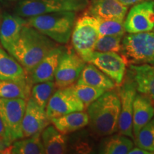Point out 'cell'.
Masks as SVG:
<instances>
[{
  "mask_svg": "<svg viewBox=\"0 0 154 154\" xmlns=\"http://www.w3.org/2000/svg\"><path fill=\"white\" fill-rule=\"evenodd\" d=\"M54 41L26 24L8 52L29 74L48 53L57 47Z\"/></svg>",
  "mask_w": 154,
  "mask_h": 154,
  "instance_id": "cell-1",
  "label": "cell"
},
{
  "mask_svg": "<svg viewBox=\"0 0 154 154\" xmlns=\"http://www.w3.org/2000/svg\"><path fill=\"white\" fill-rule=\"evenodd\" d=\"M121 101L118 90L105 91L86 108L88 124L98 136H108L118 131Z\"/></svg>",
  "mask_w": 154,
  "mask_h": 154,
  "instance_id": "cell-2",
  "label": "cell"
},
{
  "mask_svg": "<svg viewBox=\"0 0 154 154\" xmlns=\"http://www.w3.org/2000/svg\"><path fill=\"white\" fill-rule=\"evenodd\" d=\"M75 11H60L27 17L26 24L56 43L66 44L71 38L76 21Z\"/></svg>",
  "mask_w": 154,
  "mask_h": 154,
  "instance_id": "cell-3",
  "label": "cell"
},
{
  "mask_svg": "<svg viewBox=\"0 0 154 154\" xmlns=\"http://www.w3.org/2000/svg\"><path fill=\"white\" fill-rule=\"evenodd\" d=\"M120 52L129 64L154 63V33L147 32L124 36Z\"/></svg>",
  "mask_w": 154,
  "mask_h": 154,
  "instance_id": "cell-4",
  "label": "cell"
},
{
  "mask_svg": "<svg viewBox=\"0 0 154 154\" xmlns=\"http://www.w3.org/2000/svg\"><path fill=\"white\" fill-rule=\"evenodd\" d=\"M88 0H20L15 8V14L22 17L60 11L85 10Z\"/></svg>",
  "mask_w": 154,
  "mask_h": 154,
  "instance_id": "cell-5",
  "label": "cell"
},
{
  "mask_svg": "<svg viewBox=\"0 0 154 154\" xmlns=\"http://www.w3.org/2000/svg\"><path fill=\"white\" fill-rule=\"evenodd\" d=\"M99 37L98 21L95 17L84 14L75 21L71 41L73 49L83 59L94 51Z\"/></svg>",
  "mask_w": 154,
  "mask_h": 154,
  "instance_id": "cell-6",
  "label": "cell"
},
{
  "mask_svg": "<svg viewBox=\"0 0 154 154\" xmlns=\"http://www.w3.org/2000/svg\"><path fill=\"white\" fill-rule=\"evenodd\" d=\"M26 100L0 98V115L12 143L23 138L22 120Z\"/></svg>",
  "mask_w": 154,
  "mask_h": 154,
  "instance_id": "cell-7",
  "label": "cell"
},
{
  "mask_svg": "<svg viewBox=\"0 0 154 154\" xmlns=\"http://www.w3.org/2000/svg\"><path fill=\"white\" fill-rule=\"evenodd\" d=\"M83 60L86 63H92L97 67L111 78L116 86H121L123 84L126 72L127 63L124 58L118 53L94 51Z\"/></svg>",
  "mask_w": 154,
  "mask_h": 154,
  "instance_id": "cell-8",
  "label": "cell"
},
{
  "mask_svg": "<svg viewBox=\"0 0 154 154\" xmlns=\"http://www.w3.org/2000/svg\"><path fill=\"white\" fill-rule=\"evenodd\" d=\"M85 64V61L74 49L66 48L54 75L56 88H66L75 84Z\"/></svg>",
  "mask_w": 154,
  "mask_h": 154,
  "instance_id": "cell-9",
  "label": "cell"
},
{
  "mask_svg": "<svg viewBox=\"0 0 154 154\" xmlns=\"http://www.w3.org/2000/svg\"><path fill=\"white\" fill-rule=\"evenodd\" d=\"M124 28L128 34L151 32L154 28V0L135 4L124 21Z\"/></svg>",
  "mask_w": 154,
  "mask_h": 154,
  "instance_id": "cell-10",
  "label": "cell"
},
{
  "mask_svg": "<svg viewBox=\"0 0 154 154\" xmlns=\"http://www.w3.org/2000/svg\"><path fill=\"white\" fill-rule=\"evenodd\" d=\"M84 103L74 94L70 86L57 88L51 96L46 107V113L50 120L75 111H85Z\"/></svg>",
  "mask_w": 154,
  "mask_h": 154,
  "instance_id": "cell-11",
  "label": "cell"
},
{
  "mask_svg": "<svg viewBox=\"0 0 154 154\" xmlns=\"http://www.w3.org/2000/svg\"><path fill=\"white\" fill-rule=\"evenodd\" d=\"M121 107L118 122V131L134 140L133 134V110L135 96L137 94L134 83L130 79L126 80L119 88Z\"/></svg>",
  "mask_w": 154,
  "mask_h": 154,
  "instance_id": "cell-12",
  "label": "cell"
},
{
  "mask_svg": "<svg viewBox=\"0 0 154 154\" xmlns=\"http://www.w3.org/2000/svg\"><path fill=\"white\" fill-rule=\"evenodd\" d=\"M66 48L63 46L55 47L29 73V80L32 85L40 82L54 81L60 58Z\"/></svg>",
  "mask_w": 154,
  "mask_h": 154,
  "instance_id": "cell-13",
  "label": "cell"
},
{
  "mask_svg": "<svg viewBox=\"0 0 154 154\" xmlns=\"http://www.w3.org/2000/svg\"><path fill=\"white\" fill-rule=\"evenodd\" d=\"M50 122L45 109L40 107L32 97L29 98L22 120L23 138L42 132Z\"/></svg>",
  "mask_w": 154,
  "mask_h": 154,
  "instance_id": "cell-14",
  "label": "cell"
},
{
  "mask_svg": "<svg viewBox=\"0 0 154 154\" xmlns=\"http://www.w3.org/2000/svg\"><path fill=\"white\" fill-rule=\"evenodd\" d=\"M84 14L96 18L124 21L128 7L119 0H88Z\"/></svg>",
  "mask_w": 154,
  "mask_h": 154,
  "instance_id": "cell-15",
  "label": "cell"
},
{
  "mask_svg": "<svg viewBox=\"0 0 154 154\" xmlns=\"http://www.w3.org/2000/svg\"><path fill=\"white\" fill-rule=\"evenodd\" d=\"M128 79L134 83L136 91L154 101V63L129 64Z\"/></svg>",
  "mask_w": 154,
  "mask_h": 154,
  "instance_id": "cell-16",
  "label": "cell"
},
{
  "mask_svg": "<svg viewBox=\"0 0 154 154\" xmlns=\"http://www.w3.org/2000/svg\"><path fill=\"white\" fill-rule=\"evenodd\" d=\"M26 24V19L17 14L5 13L0 23V43L6 51L17 41L21 30Z\"/></svg>",
  "mask_w": 154,
  "mask_h": 154,
  "instance_id": "cell-17",
  "label": "cell"
},
{
  "mask_svg": "<svg viewBox=\"0 0 154 154\" xmlns=\"http://www.w3.org/2000/svg\"><path fill=\"white\" fill-rule=\"evenodd\" d=\"M154 116V106L152 100L145 94H136L133 110V134L134 140L142 127Z\"/></svg>",
  "mask_w": 154,
  "mask_h": 154,
  "instance_id": "cell-18",
  "label": "cell"
},
{
  "mask_svg": "<svg viewBox=\"0 0 154 154\" xmlns=\"http://www.w3.org/2000/svg\"><path fill=\"white\" fill-rule=\"evenodd\" d=\"M76 84H85L106 91L116 87V83L111 78L90 63L85 64L83 68Z\"/></svg>",
  "mask_w": 154,
  "mask_h": 154,
  "instance_id": "cell-19",
  "label": "cell"
},
{
  "mask_svg": "<svg viewBox=\"0 0 154 154\" xmlns=\"http://www.w3.org/2000/svg\"><path fill=\"white\" fill-rule=\"evenodd\" d=\"M51 122L61 134L66 135L82 129L88 124L87 112L75 111L57 118L51 119Z\"/></svg>",
  "mask_w": 154,
  "mask_h": 154,
  "instance_id": "cell-20",
  "label": "cell"
},
{
  "mask_svg": "<svg viewBox=\"0 0 154 154\" xmlns=\"http://www.w3.org/2000/svg\"><path fill=\"white\" fill-rule=\"evenodd\" d=\"M29 79L22 65L3 47H0V80Z\"/></svg>",
  "mask_w": 154,
  "mask_h": 154,
  "instance_id": "cell-21",
  "label": "cell"
},
{
  "mask_svg": "<svg viewBox=\"0 0 154 154\" xmlns=\"http://www.w3.org/2000/svg\"><path fill=\"white\" fill-rule=\"evenodd\" d=\"M44 152L47 154H62L67 151V140L54 125H48L41 133Z\"/></svg>",
  "mask_w": 154,
  "mask_h": 154,
  "instance_id": "cell-22",
  "label": "cell"
},
{
  "mask_svg": "<svg viewBox=\"0 0 154 154\" xmlns=\"http://www.w3.org/2000/svg\"><path fill=\"white\" fill-rule=\"evenodd\" d=\"M41 133L22 138L13 141L5 148L3 153L9 154H44V149L41 138Z\"/></svg>",
  "mask_w": 154,
  "mask_h": 154,
  "instance_id": "cell-23",
  "label": "cell"
},
{
  "mask_svg": "<svg viewBox=\"0 0 154 154\" xmlns=\"http://www.w3.org/2000/svg\"><path fill=\"white\" fill-rule=\"evenodd\" d=\"M32 84L29 79L0 80V98L29 99Z\"/></svg>",
  "mask_w": 154,
  "mask_h": 154,
  "instance_id": "cell-24",
  "label": "cell"
},
{
  "mask_svg": "<svg viewBox=\"0 0 154 154\" xmlns=\"http://www.w3.org/2000/svg\"><path fill=\"white\" fill-rule=\"evenodd\" d=\"M134 147L131 138L122 134L108 136L100 146V153L104 154H126Z\"/></svg>",
  "mask_w": 154,
  "mask_h": 154,
  "instance_id": "cell-25",
  "label": "cell"
},
{
  "mask_svg": "<svg viewBox=\"0 0 154 154\" xmlns=\"http://www.w3.org/2000/svg\"><path fill=\"white\" fill-rule=\"evenodd\" d=\"M56 86L54 81L34 84L31 88L30 97H32L40 107L45 109L49 100L55 91Z\"/></svg>",
  "mask_w": 154,
  "mask_h": 154,
  "instance_id": "cell-26",
  "label": "cell"
},
{
  "mask_svg": "<svg viewBox=\"0 0 154 154\" xmlns=\"http://www.w3.org/2000/svg\"><path fill=\"white\" fill-rule=\"evenodd\" d=\"M70 87L76 97L84 103L86 109L106 91L85 84H74Z\"/></svg>",
  "mask_w": 154,
  "mask_h": 154,
  "instance_id": "cell-27",
  "label": "cell"
},
{
  "mask_svg": "<svg viewBox=\"0 0 154 154\" xmlns=\"http://www.w3.org/2000/svg\"><path fill=\"white\" fill-rule=\"evenodd\" d=\"M134 140L138 147L154 153V116L142 127Z\"/></svg>",
  "mask_w": 154,
  "mask_h": 154,
  "instance_id": "cell-28",
  "label": "cell"
},
{
  "mask_svg": "<svg viewBox=\"0 0 154 154\" xmlns=\"http://www.w3.org/2000/svg\"><path fill=\"white\" fill-rule=\"evenodd\" d=\"M96 19L98 21V31L99 36L109 35L124 36L126 32L124 28V21Z\"/></svg>",
  "mask_w": 154,
  "mask_h": 154,
  "instance_id": "cell-29",
  "label": "cell"
},
{
  "mask_svg": "<svg viewBox=\"0 0 154 154\" xmlns=\"http://www.w3.org/2000/svg\"><path fill=\"white\" fill-rule=\"evenodd\" d=\"M124 36H99L96 42L94 51L100 52H120L121 43Z\"/></svg>",
  "mask_w": 154,
  "mask_h": 154,
  "instance_id": "cell-30",
  "label": "cell"
},
{
  "mask_svg": "<svg viewBox=\"0 0 154 154\" xmlns=\"http://www.w3.org/2000/svg\"><path fill=\"white\" fill-rule=\"evenodd\" d=\"M0 139L2 140L7 147L11 143L9 134L8 132H7V128H6L5 124H4L1 115H0Z\"/></svg>",
  "mask_w": 154,
  "mask_h": 154,
  "instance_id": "cell-31",
  "label": "cell"
},
{
  "mask_svg": "<svg viewBox=\"0 0 154 154\" xmlns=\"http://www.w3.org/2000/svg\"><path fill=\"white\" fill-rule=\"evenodd\" d=\"M153 153L151 151H146L145 149H140L139 147L137 148H132L131 151L128 152V154H151Z\"/></svg>",
  "mask_w": 154,
  "mask_h": 154,
  "instance_id": "cell-32",
  "label": "cell"
},
{
  "mask_svg": "<svg viewBox=\"0 0 154 154\" xmlns=\"http://www.w3.org/2000/svg\"><path fill=\"white\" fill-rule=\"evenodd\" d=\"M120 2L124 5L126 7H129V6L134 5L135 4H137L139 2H141L146 1V0H119Z\"/></svg>",
  "mask_w": 154,
  "mask_h": 154,
  "instance_id": "cell-33",
  "label": "cell"
},
{
  "mask_svg": "<svg viewBox=\"0 0 154 154\" xmlns=\"http://www.w3.org/2000/svg\"><path fill=\"white\" fill-rule=\"evenodd\" d=\"M6 147H7V146H6L5 144L4 143V142L0 139V153H3L4 150L5 149Z\"/></svg>",
  "mask_w": 154,
  "mask_h": 154,
  "instance_id": "cell-34",
  "label": "cell"
},
{
  "mask_svg": "<svg viewBox=\"0 0 154 154\" xmlns=\"http://www.w3.org/2000/svg\"><path fill=\"white\" fill-rule=\"evenodd\" d=\"M4 1H6V2H16L17 0H4Z\"/></svg>",
  "mask_w": 154,
  "mask_h": 154,
  "instance_id": "cell-35",
  "label": "cell"
},
{
  "mask_svg": "<svg viewBox=\"0 0 154 154\" xmlns=\"http://www.w3.org/2000/svg\"><path fill=\"white\" fill-rule=\"evenodd\" d=\"M1 20H2V16L0 15V23H1Z\"/></svg>",
  "mask_w": 154,
  "mask_h": 154,
  "instance_id": "cell-36",
  "label": "cell"
},
{
  "mask_svg": "<svg viewBox=\"0 0 154 154\" xmlns=\"http://www.w3.org/2000/svg\"><path fill=\"white\" fill-rule=\"evenodd\" d=\"M153 29H154V28H153Z\"/></svg>",
  "mask_w": 154,
  "mask_h": 154,
  "instance_id": "cell-37",
  "label": "cell"
}]
</instances>
